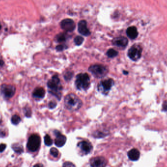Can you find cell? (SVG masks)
Returning a JSON list of instances; mask_svg holds the SVG:
<instances>
[{
    "label": "cell",
    "instance_id": "6da1fadb",
    "mask_svg": "<svg viewBox=\"0 0 167 167\" xmlns=\"http://www.w3.org/2000/svg\"><path fill=\"white\" fill-rule=\"evenodd\" d=\"M48 92L55 96L58 100H60L62 98V86L58 76H53L47 83Z\"/></svg>",
    "mask_w": 167,
    "mask_h": 167
},
{
    "label": "cell",
    "instance_id": "7a4b0ae2",
    "mask_svg": "<svg viewBox=\"0 0 167 167\" xmlns=\"http://www.w3.org/2000/svg\"><path fill=\"white\" fill-rule=\"evenodd\" d=\"M83 103L81 100L73 93L67 95L64 99L65 108L70 111H77L81 108Z\"/></svg>",
    "mask_w": 167,
    "mask_h": 167
},
{
    "label": "cell",
    "instance_id": "3957f363",
    "mask_svg": "<svg viewBox=\"0 0 167 167\" xmlns=\"http://www.w3.org/2000/svg\"><path fill=\"white\" fill-rule=\"evenodd\" d=\"M77 89L80 90H86L90 85V78L87 73H80L76 77L75 81Z\"/></svg>",
    "mask_w": 167,
    "mask_h": 167
},
{
    "label": "cell",
    "instance_id": "277c9868",
    "mask_svg": "<svg viewBox=\"0 0 167 167\" xmlns=\"http://www.w3.org/2000/svg\"><path fill=\"white\" fill-rule=\"evenodd\" d=\"M89 70L97 78H102L105 77L108 72V68L107 67L99 64L90 65L89 67Z\"/></svg>",
    "mask_w": 167,
    "mask_h": 167
},
{
    "label": "cell",
    "instance_id": "5b68a950",
    "mask_svg": "<svg viewBox=\"0 0 167 167\" xmlns=\"http://www.w3.org/2000/svg\"><path fill=\"white\" fill-rule=\"evenodd\" d=\"M114 85V81L112 79H108L101 81L98 85V90L103 95H107Z\"/></svg>",
    "mask_w": 167,
    "mask_h": 167
},
{
    "label": "cell",
    "instance_id": "8992f818",
    "mask_svg": "<svg viewBox=\"0 0 167 167\" xmlns=\"http://www.w3.org/2000/svg\"><path fill=\"white\" fill-rule=\"evenodd\" d=\"M41 144V138L37 134H32L29 137L27 148L30 151L34 152L38 150Z\"/></svg>",
    "mask_w": 167,
    "mask_h": 167
},
{
    "label": "cell",
    "instance_id": "52a82bcc",
    "mask_svg": "<svg viewBox=\"0 0 167 167\" xmlns=\"http://www.w3.org/2000/svg\"><path fill=\"white\" fill-rule=\"evenodd\" d=\"M142 52V49L141 46L135 44L131 46L129 50L128 55L132 61H137L141 57Z\"/></svg>",
    "mask_w": 167,
    "mask_h": 167
},
{
    "label": "cell",
    "instance_id": "ba28073f",
    "mask_svg": "<svg viewBox=\"0 0 167 167\" xmlns=\"http://www.w3.org/2000/svg\"><path fill=\"white\" fill-rule=\"evenodd\" d=\"M61 28L67 32H72L75 28L74 21L70 19H64L61 23Z\"/></svg>",
    "mask_w": 167,
    "mask_h": 167
},
{
    "label": "cell",
    "instance_id": "9c48e42d",
    "mask_svg": "<svg viewBox=\"0 0 167 167\" xmlns=\"http://www.w3.org/2000/svg\"><path fill=\"white\" fill-rule=\"evenodd\" d=\"M112 43L116 47L125 48L128 45V40L125 37H118L112 40Z\"/></svg>",
    "mask_w": 167,
    "mask_h": 167
},
{
    "label": "cell",
    "instance_id": "30bf717a",
    "mask_svg": "<svg viewBox=\"0 0 167 167\" xmlns=\"http://www.w3.org/2000/svg\"><path fill=\"white\" fill-rule=\"evenodd\" d=\"M1 92L6 97L11 98L13 96L15 93L16 89L12 85H4L1 87Z\"/></svg>",
    "mask_w": 167,
    "mask_h": 167
},
{
    "label": "cell",
    "instance_id": "8fae6325",
    "mask_svg": "<svg viewBox=\"0 0 167 167\" xmlns=\"http://www.w3.org/2000/svg\"><path fill=\"white\" fill-rule=\"evenodd\" d=\"M90 165L92 167H106L107 160L104 157L101 156L95 157L91 160Z\"/></svg>",
    "mask_w": 167,
    "mask_h": 167
},
{
    "label": "cell",
    "instance_id": "7c38bea8",
    "mask_svg": "<svg viewBox=\"0 0 167 167\" xmlns=\"http://www.w3.org/2000/svg\"><path fill=\"white\" fill-rule=\"evenodd\" d=\"M78 31L81 34L85 36H88L90 34V31L87 28V23L86 21L81 20L79 22Z\"/></svg>",
    "mask_w": 167,
    "mask_h": 167
},
{
    "label": "cell",
    "instance_id": "4fadbf2b",
    "mask_svg": "<svg viewBox=\"0 0 167 167\" xmlns=\"http://www.w3.org/2000/svg\"><path fill=\"white\" fill-rule=\"evenodd\" d=\"M56 137L55 140V144L57 147H63L66 142L67 138L65 135H63L59 132H58V131H56Z\"/></svg>",
    "mask_w": 167,
    "mask_h": 167
},
{
    "label": "cell",
    "instance_id": "5bb4252c",
    "mask_svg": "<svg viewBox=\"0 0 167 167\" xmlns=\"http://www.w3.org/2000/svg\"><path fill=\"white\" fill-rule=\"evenodd\" d=\"M126 35L131 39H135L138 36L137 29L135 26H130L126 31Z\"/></svg>",
    "mask_w": 167,
    "mask_h": 167
},
{
    "label": "cell",
    "instance_id": "9a60e30c",
    "mask_svg": "<svg viewBox=\"0 0 167 167\" xmlns=\"http://www.w3.org/2000/svg\"><path fill=\"white\" fill-rule=\"evenodd\" d=\"M140 152L137 149H133L129 151L128 153V157L129 159L132 161H137L139 158Z\"/></svg>",
    "mask_w": 167,
    "mask_h": 167
},
{
    "label": "cell",
    "instance_id": "2e32d148",
    "mask_svg": "<svg viewBox=\"0 0 167 167\" xmlns=\"http://www.w3.org/2000/svg\"><path fill=\"white\" fill-rule=\"evenodd\" d=\"M79 146H80V148L82 150V151L86 153L90 152L92 150V146L91 144L87 141H82L79 143Z\"/></svg>",
    "mask_w": 167,
    "mask_h": 167
},
{
    "label": "cell",
    "instance_id": "e0dca14e",
    "mask_svg": "<svg viewBox=\"0 0 167 167\" xmlns=\"http://www.w3.org/2000/svg\"><path fill=\"white\" fill-rule=\"evenodd\" d=\"M45 90L42 87H38L35 89L33 93L34 97L38 99H42L45 97Z\"/></svg>",
    "mask_w": 167,
    "mask_h": 167
},
{
    "label": "cell",
    "instance_id": "ac0fdd59",
    "mask_svg": "<svg viewBox=\"0 0 167 167\" xmlns=\"http://www.w3.org/2000/svg\"><path fill=\"white\" fill-rule=\"evenodd\" d=\"M107 55L108 56V57L109 58H114L115 57L117 56L118 54V53L117 51H116V50L111 48L109 50H108L106 53Z\"/></svg>",
    "mask_w": 167,
    "mask_h": 167
},
{
    "label": "cell",
    "instance_id": "d6986e66",
    "mask_svg": "<svg viewBox=\"0 0 167 167\" xmlns=\"http://www.w3.org/2000/svg\"><path fill=\"white\" fill-rule=\"evenodd\" d=\"M67 39V35L65 33L59 34L56 37L57 42L59 43L64 42L66 41Z\"/></svg>",
    "mask_w": 167,
    "mask_h": 167
},
{
    "label": "cell",
    "instance_id": "ffe728a7",
    "mask_svg": "<svg viewBox=\"0 0 167 167\" xmlns=\"http://www.w3.org/2000/svg\"><path fill=\"white\" fill-rule=\"evenodd\" d=\"M21 119L20 117L17 115H14L12 117V123L14 125H18L21 122Z\"/></svg>",
    "mask_w": 167,
    "mask_h": 167
},
{
    "label": "cell",
    "instance_id": "44dd1931",
    "mask_svg": "<svg viewBox=\"0 0 167 167\" xmlns=\"http://www.w3.org/2000/svg\"><path fill=\"white\" fill-rule=\"evenodd\" d=\"M84 39L82 37L80 36H77L75 38H74V43L76 45H81L84 42Z\"/></svg>",
    "mask_w": 167,
    "mask_h": 167
},
{
    "label": "cell",
    "instance_id": "7402d4cb",
    "mask_svg": "<svg viewBox=\"0 0 167 167\" xmlns=\"http://www.w3.org/2000/svg\"><path fill=\"white\" fill-rule=\"evenodd\" d=\"M44 140H45V145L48 146H51L53 144V140L51 139V137H50V135H48V134H47L45 136Z\"/></svg>",
    "mask_w": 167,
    "mask_h": 167
},
{
    "label": "cell",
    "instance_id": "603a6c76",
    "mask_svg": "<svg viewBox=\"0 0 167 167\" xmlns=\"http://www.w3.org/2000/svg\"><path fill=\"white\" fill-rule=\"evenodd\" d=\"M12 149L16 153H20L23 151V147L20 145H17L16 144H15L12 146Z\"/></svg>",
    "mask_w": 167,
    "mask_h": 167
},
{
    "label": "cell",
    "instance_id": "cb8c5ba5",
    "mask_svg": "<svg viewBox=\"0 0 167 167\" xmlns=\"http://www.w3.org/2000/svg\"><path fill=\"white\" fill-rule=\"evenodd\" d=\"M73 75V74L72 72L67 71L64 74V77L66 81H70L72 78Z\"/></svg>",
    "mask_w": 167,
    "mask_h": 167
},
{
    "label": "cell",
    "instance_id": "d4e9b609",
    "mask_svg": "<svg viewBox=\"0 0 167 167\" xmlns=\"http://www.w3.org/2000/svg\"><path fill=\"white\" fill-rule=\"evenodd\" d=\"M50 152L51 155L53 156L54 157H57L58 154H59V151H58V150L55 148H51L50 149Z\"/></svg>",
    "mask_w": 167,
    "mask_h": 167
},
{
    "label": "cell",
    "instance_id": "484cf974",
    "mask_svg": "<svg viewBox=\"0 0 167 167\" xmlns=\"http://www.w3.org/2000/svg\"><path fill=\"white\" fill-rule=\"evenodd\" d=\"M57 106V103L54 101H51L48 104V107L50 109H53L55 108Z\"/></svg>",
    "mask_w": 167,
    "mask_h": 167
},
{
    "label": "cell",
    "instance_id": "4316f807",
    "mask_svg": "<svg viewBox=\"0 0 167 167\" xmlns=\"http://www.w3.org/2000/svg\"><path fill=\"white\" fill-rule=\"evenodd\" d=\"M63 167H75V166L72 163L70 162H67L64 163Z\"/></svg>",
    "mask_w": 167,
    "mask_h": 167
},
{
    "label": "cell",
    "instance_id": "83f0119b",
    "mask_svg": "<svg viewBox=\"0 0 167 167\" xmlns=\"http://www.w3.org/2000/svg\"><path fill=\"white\" fill-rule=\"evenodd\" d=\"M65 48V45H58L56 47V50H57V51H62Z\"/></svg>",
    "mask_w": 167,
    "mask_h": 167
},
{
    "label": "cell",
    "instance_id": "f1b7e54d",
    "mask_svg": "<svg viewBox=\"0 0 167 167\" xmlns=\"http://www.w3.org/2000/svg\"><path fill=\"white\" fill-rule=\"evenodd\" d=\"M6 144H0V153H2L3 151H4L6 149Z\"/></svg>",
    "mask_w": 167,
    "mask_h": 167
},
{
    "label": "cell",
    "instance_id": "f546056e",
    "mask_svg": "<svg viewBox=\"0 0 167 167\" xmlns=\"http://www.w3.org/2000/svg\"><path fill=\"white\" fill-rule=\"evenodd\" d=\"M162 108H163V109L164 111L167 112V101H165L164 102L163 106H162Z\"/></svg>",
    "mask_w": 167,
    "mask_h": 167
},
{
    "label": "cell",
    "instance_id": "4dcf8cb0",
    "mask_svg": "<svg viewBox=\"0 0 167 167\" xmlns=\"http://www.w3.org/2000/svg\"><path fill=\"white\" fill-rule=\"evenodd\" d=\"M4 65V62L1 58V57L0 56V66H3Z\"/></svg>",
    "mask_w": 167,
    "mask_h": 167
},
{
    "label": "cell",
    "instance_id": "1f68e13d",
    "mask_svg": "<svg viewBox=\"0 0 167 167\" xmlns=\"http://www.w3.org/2000/svg\"><path fill=\"white\" fill-rule=\"evenodd\" d=\"M33 167H44L43 165L41 164H37L34 166Z\"/></svg>",
    "mask_w": 167,
    "mask_h": 167
},
{
    "label": "cell",
    "instance_id": "d6a6232c",
    "mask_svg": "<svg viewBox=\"0 0 167 167\" xmlns=\"http://www.w3.org/2000/svg\"><path fill=\"white\" fill-rule=\"evenodd\" d=\"M4 135H5L4 132V131H0V137H4Z\"/></svg>",
    "mask_w": 167,
    "mask_h": 167
},
{
    "label": "cell",
    "instance_id": "836d02e7",
    "mask_svg": "<svg viewBox=\"0 0 167 167\" xmlns=\"http://www.w3.org/2000/svg\"><path fill=\"white\" fill-rule=\"evenodd\" d=\"M123 73L125 74V75H126V74H128V73H129V72H128V71H125V70H124V71H123Z\"/></svg>",
    "mask_w": 167,
    "mask_h": 167
},
{
    "label": "cell",
    "instance_id": "e575fe53",
    "mask_svg": "<svg viewBox=\"0 0 167 167\" xmlns=\"http://www.w3.org/2000/svg\"><path fill=\"white\" fill-rule=\"evenodd\" d=\"M1 23H0V30H1Z\"/></svg>",
    "mask_w": 167,
    "mask_h": 167
}]
</instances>
